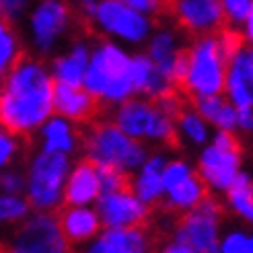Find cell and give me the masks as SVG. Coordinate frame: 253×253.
I'll return each instance as SVG.
<instances>
[{
	"label": "cell",
	"mask_w": 253,
	"mask_h": 253,
	"mask_svg": "<svg viewBox=\"0 0 253 253\" xmlns=\"http://www.w3.org/2000/svg\"><path fill=\"white\" fill-rule=\"evenodd\" d=\"M33 52L40 58L54 56L74 27V10L68 0H33L25 17Z\"/></svg>",
	"instance_id": "9c48e42d"
},
{
	"label": "cell",
	"mask_w": 253,
	"mask_h": 253,
	"mask_svg": "<svg viewBox=\"0 0 253 253\" xmlns=\"http://www.w3.org/2000/svg\"><path fill=\"white\" fill-rule=\"evenodd\" d=\"M150 62L169 77L177 86L181 84L185 74V42L181 37V29L173 25L155 27L146 40V52Z\"/></svg>",
	"instance_id": "4fadbf2b"
},
{
	"label": "cell",
	"mask_w": 253,
	"mask_h": 253,
	"mask_svg": "<svg viewBox=\"0 0 253 253\" xmlns=\"http://www.w3.org/2000/svg\"><path fill=\"white\" fill-rule=\"evenodd\" d=\"M23 58V45L15 25L0 19V79Z\"/></svg>",
	"instance_id": "4316f807"
},
{
	"label": "cell",
	"mask_w": 253,
	"mask_h": 253,
	"mask_svg": "<svg viewBox=\"0 0 253 253\" xmlns=\"http://www.w3.org/2000/svg\"><path fill=\"white\" fill-rule=\"evenodd\" d=\"M21 136H17L15 132H10L8 128H4L0 124V171L15 165L19 155H21Z\"/></svg>",
	"instance_id": "f546056e"
},
{
	"label": "cell",
	"mask_w": 253,
	"mask_h": 253,
	"mask_svg": "<svg viewBox=\"0 0 253 253\" xmlns=\"http://www.w3.org/2000/svg\"><path fill=\"white\" fill-rule=\"evenodd\" d=\"M208 196V187L187 159H167L163 169V206L169 212L183 214L196 208Z\"/></svg>",
	"instance_id": "7c38bea8"
},
{
	"label": "cell",
	"mask_w": 253,
	"mask_h": 253,
	"mask_svg": "<svg viewBox=\"0 0 253 253\" xmlns=\"http://www.w3.org/2000/svg\"><path fill=\"white\" fill-rule=\"evenodd\" d=\"M35 134L40 138V148L66 155V157H72L81 148V142H83L79 124H74L68 118H62L58 113H52Z\"/></svg>",
	"instance_id": "d6986e66"
},
{
	"label": "cell",
	"mask_w": 253,
	"mask_h": 253,
	"mask_svg": "<svg viewBox=\"0 0 253 253\" xmlns=\"http://www.w3.org/2000/svg\"><path fill=\"white\" fill-rule=\"evenodd\" d=\"M167 159L165 153H150L142 165L128 177V187L146 206H157L163 200V169Z\"/></svg>",
	"instance_id": "44dd1931"
},
{
	"label": "cell",
	"mask_w": 253,
	"mask_h": 253,
	"mask_svg": "<svg viewBox=\"0 0 253 253\" xmlns=\"http://www.w3.org/2000/svg\"><path fill=\"white\" fill-rule=\"evenodd\" d=\"M155 70H157L155 64L150 62L146 54H132V81H134L136 95H140L144 91V86L153 79Z\"/></svg>",
	"instance_id": "4dcf8cb0"
},
{
	"label": "cell",
	"mask_w": 253,
	"mask_h": 253,
	"mask_svg": "<svg viewBox=\"0 0 253 253\" xmlns=\"http://www.w3.org/2000/svg\"><path fill=\"white\" fill-rule=\"evenodd\" d=\"M128 6H132L134 10L142 12L146 17H159L165 12V8L169 6V0H124Z\"/></svg>",
	"instance_id": "d590c367"
},
{
	"label": "cell",
	"mask_w": 253,
	"mask_h": 253,
	"mask_svg": "<svg viewBox=\"0 0 253 253\" xmlns=\"http://www.w3.org/2000/svg\"><path fill=\"white\" fill-rule=\"evenodd\" d=\"M99 196H101V181H99L97 165L88 159L74 163L64 185V204L95 206Z\"/></svg>",
	"instance_id": "7402d4cb"
},
{
	"label": "cell",
	"mask_w": 253,
	"mask_h": 253,
	"mask_svg": "<svg viewBox=\"0 0 253 253\" xmlns=\"http://www.w3.org/2000/svg\"><path fill=\"white\" fill-rule=\"evenodd\" d=\"M222 235V206L206 196L192 210L181 214L171 237L163 243L165 253H218Z\"/></svg>",
	"instance_id": "8992f818"
},
{
	"label": "cell",
	"mask_w": 253,
	"mask_h": 253,
	"mask_svg": "<svg viewBox=\"0 0 253 253\" xmlns=\"http://www.w3.org/2000/svg\"><path fill=\"white\" fill-rule=\"evenodd\" d=\"M72 161L66 155L37 148L25 167V192L31 210L58 212L64 206V185Z\"/></svg>",
	"instance_id": "277c9868"
},
{
	"label": "cell",
	"mask_w": 253,
	"mask_h": 253,
	"mask_svg": "<svg viewBox=\"0 0 253 253\" xmlns=\"http://www.w3.org/2000/svg\"><path fill=\"white\" fill-rule=\"evenodd\" d=\"M226 208L253 226V177L241 171L224 192Z\"/></svg>",
	"instance_id": "484cf974"
},
{
	"label": "cell",
	"mask_w": 253,
	"mask_h": 253,
	"mask_svg": "<svg viewBox=\"0 0 253 253\" xmlns=\"http://www.w3.org/2000/svg\"><path fill=\"white\" fill-rule=\"evenodd\" d=\"M241 165L243 157L237 134L229 130H214L210 140L200 148L196 171L206 183L208 192L224 194L235 177L243 171Z\"/></svg>",
	"instance_id": "ba28073f"
},
{
	"label": "cell",
	"mask_w": 253,
	"mask_h": 253,
	"mask_svg": "<svg viewBox=\"0 0 253 253\" xmlns=\"http://www.w3.org/2000/svg\"><path fill=\"white\" fill-rule=\"evenodd\" d=\"M54 86L43 60L23 56L0 79V124L21 138L33 136L54 113Z\"/></svg>",
	"instance_id": "6da1fadb"
},
{
	"label": "cell",
	"mask_w": 253,
	"mask_h": 253,
	"mask_svg": "<svg viewBox=\"0 0 253 253\" xmlns=\"http://www.w3.org/2000/svg\"><path fill=\"white\" fill-rule=\"evenodd\" d=\"M153 247V237L140 226H103L91 243L88 253H146Z\"/></svg>",
	"instance_id": "e0dca14e"
},
{
	"label": "cell",
	"mask_w": 253,
	"mask_h": 253,
	"mask_svg": "<svg viewBox=\"0 0 253 253\" xmlns=\"http://www.w3.org/2000/svg\"><path fill=\"white\" fill-rule=\"evenodd\" d=\"M68 247L56 212H29L15 224L8 239V249L12 253H66Z\"/></svg>",
	"instance_id": "8fae6325"
},
{
	"label": "cell",
	"mask_w": 253,
	"mask_h": 253,
	"mask_svg": "<svg viewBox=\"0 0 253 253\" xmlns=\"http://www.w3.org/2000/svg\"><path fill=\"white\" fill-rule=\"evenodd\" d=\"M93 45L86 40H77L68 43L58 56L52 58L49 72L60 84H83L84 72L91 60Z\"/></svg>",
	"instance_id": "603a6c76"
},
{
	"label": "cell",
	"mask_w": 253,
	"mask_h": 253,
	"mask_svg": "<svg viewBox=\"0 0 253 253\" xmlns=\"http://www.w3.org/2000/svg\"><path fill=\"white\" fill-rule=\"evenodd\" d=\"M167 8L177 27L194 37L216 33L226 25L220 0H169Z\"/></svg>",
	"instance_id": "5bb4252c"
},
{
	"label": "cell",
	"mask_w": 253,
	"mask_h": 253,
	"mask_svg": "<svg viewBox=\"0 0 253 253\" xmlns=\"http://www.w3.org/2000/svg\"><path fill=\"white\" fill-rule=\"evenodd\" d=\"M84 159L97 167H113L124 173H134L150 155L148 144L122 132L113 122H97L88 128L81 142Z\"/></svg>",
	"instance_id": "5b68a950"
},
{
	"label": "cell",
	"mask_w": 253,
	"mask_h": 253,
	"mask_svg": "<svg viewBox=\"0 0 253 253\" xmlns=\"http://www.w3.org/2000/svg\"><path fill=\"white\" fill-rule=\"evenodd\" d=\"M218 253H253V231L229 229L220 235Z\"/></svg>",
	"instance_id": "f1b7e54d"
},
{
	"label": "cell",
	"mask_w": 253,
	"mask_h": 253,
	"mask_svg": "<svg viewBox=\"0 0 253 253\" xmlns=\"http://www.w3.org/2000/svg\"><path fill=\"white\" fill-rule=\"evenodd\" d=\"M31 4L33 0H0V19H4L12 25L25 21Z\"/></svg>",
	"instance_id": "1f68e13d"
},
{
	"label": "cell",
	"mask_w": 253,
	"mask_h": 253,
	"mask_svg": "<svg viewBox=\"0 0 253 253\" xmlns=\"http://www.w3.org/2000/svg\"><path fill=\"white\" fill-rule=\"evenodd\" d=\"M0 192L23 194L25 192V171L15 169V165L0 171Z\"/></svg>",
	"instance_id": "836d02e7"
},
{
	"label": "cell",
	"mask_w": 253,
	"mask_h": 253,
	"mask_svg": "<svg viewBox=\"0 0 253 253\" xmlns=\"http://www.w3.org/2000/svg\"><path fill=\"white\" fill-rule=\"evenodd\" d=\"M99 109L97 99L83 84H60L54 86V113L68 118L74 124H86L95 118Z\"/></svg>",
	"instance_id": "ffe728a7"
},
{
	"label": "cell",
	"mask_w": 253,
	"mask_h": 253,
	"mask_svg": "<svg viewBox=\"0 0 253 253\" xmlns=\"http://www.w3.org/2000/svg\"><path fill=\"white\" fill-rule=\"evenodd\" d=\"M29 212H31V206L23 194L0 192V229L19 224Z\"/></svg>",
	"instance_id": "83f0119b"
},
{
	"label": "cell",
	"mask_w": 253,
	"mask_h": 253,
	"mask_svg": "<svg viewBox=\"0 0 253 253\" xmlns=\"http://www.w3.org/2000/svg\"><path fill=\"white\" fill-rule=\"evenodd\" d=\"M111 122L122 132L144 144L165 146L175 142V116L157 99L132 95L122 103L113 105Z\"/></svg>",
	"instance_id": "52a82bcc"
},
{
	"label": "cell",
	"mask_w": 253,
	"mask_h": 253,
	"mask_svg": "<svg viewBox=\"0 0 253 253\" xmlns=\"http://www.w3.org/2000/svg\"><path fill=\"white\" fill-rule=\"evenodd\" d=\"M192 105L200 111V116L210 124L212 130L237 132V107L224 97V93L196 97Z\"/></svg>",
	"instance_id": "d4e9b609"
},
{
	"label": "cell",
	"mask_w": 253,
	"mask_h": 253,
	"mask_svg": "<svg viewBox=\"0 0 253 253\" xmlns=\"http://www.w3.org/2000/svg\"><path fill=\"white\" fill-rule=\"evenodd\" d=\"M237 27H239V37H241V42L247 45H253V4Z\"/></svg>",
	"instance_id": "74e56055"
},
{
	"label": "cell",
	"mask_w": 253,
	"mask_h": 253,
	"mask_svg": "<svg viewBox=\"0 0 253 253\" xmlns=\"http://www.w3.org/2000/svg\"><path fill=\"white\" fill-rule=\"evenodd\" d=\"M95 210L103 226H140L148 220L150 206H146L130 187H122L101 194L95 202Z\"/></svg>",
	"instance_id": "9a60e30c"
},
{
	"label": "cell",
	"mask_w": 253,
	"mask_h": 253,
	"mask_svg": "<svg viewBox=\"0 0 253 253\" xmlns=\"http://www.w3.org/2000/svg\"><path fill=\"white\" fill-rule=\"evenodd\" d=\"M95 29L122 45H144L155 29V19L134 10L124 0H99L91 19Z\"/></svg>",
	"instance_id": "30bf717a"
},
{
	"label": "cell",
	"mask_w": 253,
	"mask_h": 253,
	"mask_svg": "<svg viewBox=\"0 0 253 253\" xmlns=\"http://www.w3.org/2000/svg\"><path fill=\"white\" fill-rule=\"evenodd\" d=\"M220 4H222L226 23L237 27V25L243 21V17L247 15V10L251 8L253 0H220Z\"/></svg>",
	"instance_id": "e575fe53"
},
{
	"label": "cell",
	"mask_w": 253,
	"mask_h": 253,
	"mask_svg": "<svg viewBox=\"0 0 253 253\" xmlns=\"http://www.w3.org/2000/svg\"><path fill=\"white\" fill-rule=\"evenodd\" d=\"M60 229L64 233L68 245H86L103 229L95 206H74L64 204L58 214Z\"/></svg>",
	"instance_id": "ac0fdd59"
},
{
	"label": "cell",
	"mask_w": 253,
	"mask_h": 253,
	"mask_svg": "<svg viewBox=\"0 0 253 253\" xmlns=\"http://www.w3.org/2000/svg\"><path fill=\"white\" fill-rule=\"evenodd\" d=\"M222 93L235 107H253V45L241 42L231 52Z\"/></svg>",
	"instance_id": "2e32d148"
},
{
	"label": "cell",
	"mask_w": 253,
	"mask_h": 253,
	"mask_svg": "<svg viewBox=\"0 0 253 253\" xmlns=\"http://www.w3.org/2000/svg\"><path fill=\"white\" fill-rule=\"evenodd\" d=\"M239 43V33L220 29L216 33L196 35L194 42L185 45V74L179 86L187 97L196 99L224 91L229 56Z\"/></svg>",
	"instance_id": "7a4b0ae2"
},
{
	"label": "cell",
	"mask_w": 253,
	"mask_h": 253,
	"mask_svg": "<svg viewBox=\"0 0 253 253\" xmlns=\"http://www.w3.org/2000/svg\"><path fill=\"white\" fill-rule=\"evenodd\" d=\"M210 124L200 116L194 105H181L175 116V140L181 146L202 148L212 136Z\"/></svg>",
	"instance_id": "cb8c5ba5"
},
{
	"label": "cell",
	"mask_w": 253,
	"mask_h": 253,
	"mask_svg": "<svg viewBox=\"0 0 253 253\" xmlns=\"http://www.w3.org/2000/svg\"><path fill=\"white\" fill-rule=\"evenodd\" d=\"M237 132L253 134V107H237Z\"/></svg>",
	"instance_id": "8d00e7d4"
},
{
	"label": "cell",
	"mask_w": 253,
	"mask_h": 253,
	"mask_svg": "<svg viewBox=\"0 0 253 253\" xmlns=\"http://www.w3.org/2000/svg\"><path fill=\"white\" fill-rule=\"evenodd\" d=\"M83 86L99 105H118L136 95L132 81V54L126 45L105 40L93 45Z\"/></svg>",
	"instance_id": "3957f363"
},
{
	"label": "cell",
	"mask_w": 253,
	"mask_h": 253,
	"mask_svg": "<svg viewBox=\"0 0 253 253\" xmlns=\"http://www.w3.org/2000/svg\"><path fill=\"white\" fill-rule=\"evenodd\" d=\"M99 169V181H101V194L116 192V189L128 187V173L113 167H97Z\"/></svg>",
	"instance_id": "d6a6232c"
},
{
	"label": "cell",
	"mask_w": 253,
	"mask_h": 253,
	"mask_svg": "<svg viewBox=\"0 0 253 253\" xmlns=\"http://www.w3.org/2000/svg\"><path fill=\"white\" fill-rule=\"evenodd\" d=\"M74 6H77V12L83 19L91 21L97 6H99V0H74Z\"/></svg>",
	"instance_id": "f35d334b"
}]
</instances>
